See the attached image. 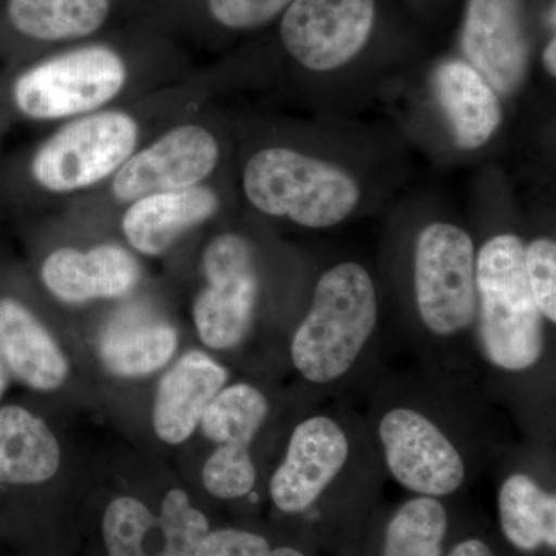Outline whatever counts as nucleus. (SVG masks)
Masks as SVG:
<instances>
[{
  "mask_svg": "<svg viewBox=\"0 0 556 556\" xmlns=\"http://www.w3.org/2000/svg\"><path fill=\"white\" fill-rule=\"evenodd\" d=\"M244 195L269 217L309 229L340 225L362 200L357 179L329 161L288 148H266L243 170Z\"/></svg>",
  "mask_w": 556,
  "mask_h": 556,
  "instance_id": "nucleus-2",
  "label": "nucleus"
},
{
  "mask_svg": "<svg viewBox=\"0 0 556 556\" xmlns=\"http://www.w3.org/2000/svg\"><path fill=\"white\" fill-rule=\"evenodd\" d=\"M292 0H207L208 11L223 27L252 30L276 20Z\"/></svg>",
  "mask_w": 556,
  "mask_h": 556,
  "instance_id": "nucleus-27",
  "label": "nucleus"
},
{
  "mask_svg": "<svg viewBox=\"0 0 556 556\" xmlns=\"http://www.w3.org/2000/svg\"><path fill=\"white\" fill-rule=\"evenodd\" d=\"M265 538L239 529L208 532L193 556H270Z\"/></svg>",
  "mask_w": 556,
  "mask_h": 556,
  "instance_id": "nucleus-28",
  "label": "nucleus"
},
{
  "mask_svg": "<svg viewBox=\"0 0 556 556\" xmlns=\"http://www.w3.org/2000/svg\"><path fill=\"white\" fill-rule=\"evenodd\" d=\"M350 456L342 428L325 416L311 417L295 427L287 457L270 479V496L278 510L300 514L313 506Z\"/></svg>",
  "mask_w": 556,
  "mask_h": 556,
  "instance_id": "nucleus-13",
  "label": "nucleus"
},
{
  "mask_svg": "<svg viewBox=\"0 0 556 556\" xmlns=\"http://www.w3.org/2000/svg\"><path fill=\"white\" fill-rule=\"evenodd\" d=\"M379 437L387 466L399 484L428 497L455 493L466 466L450 439L428 417L412 408H394L383 416Z\"/></svg>",
  "mask_w": 556,
  "mask_h": 556,
  "instance_id": "nucleus-11",
  "label": "nucleus"
},
{
  "mask_svg": "<svg viewBox=\"0 0 556 556\" xmlns=\"http://www.w3.org/2000/svg\"><path fill=\"white\" fill-rule=\"evenodd\" d=\"M219 161L217 138L206 127L185 124L135 150L112 179V193L131 203L152 193L195 188L206 181Z\"/></svg>",
  "mask_w": 556,
  "mask_h": 556,
  "instance_id": "nucleus-9",
  "label": "nucleus"
},
{
  "mask_svg": "<svg viewBox=\"0 0 556 556\" xmlns=\"http://www.w3.org/2000/svg\"><path fill=\"white\" fill-rule=\"evenodd\" d=\"M112 0H9L7 14L21 35L43 42L87 38L108 21Z\"/></svg>",
  "mask_w": 556,
  "mask_h": 556,
  "instance_id": "nucleus-21",
  "label": "nucleus"
},
{
  "mask_svg": "<svg viewBox=\"0 0 556 556\" xmlns=\"http://www.w3.org/2000/svg\"><path fill=\"white\" fill-rule=\"evenodd\" d=\"M109 556H193L208 533V521L174 489L164 496L161 514L130 496L109 504L102 519Z\"/></svg>",
  "mask_w": 556,
  "mask_h": 556,
  "instance_id": "nucleus-10",
  "label": "nucleus"
},
{
  "mask_svg": "<svg viewBox=\"0 0 556 556\" xmlns=\"http://www.w3.org/2000/svg\"><path fill=\"white\" fill-rule=\"evenodd\" d=\"M207 287L193 303V321L204 345L229 350L251 328L258 295L254 254L237 233H222L208 243L201 262Z\"/></svg>",
  "mask_w": 556,
  "mask_h": 556,
  "instance_id": "nucleus-7",
  "label": "nucleus"
},
{
  "mask_svg": "<svg viewBox=\"0 0 556 556\" xmlns=\"http://www.w3.org/2000/svg\"><path fill=\"white\" fill-rule=\"evenodd\" d=\"M448 556H495L492 548L486 546L484 541L481 540H467L457 544Z\"/></svg>",
  "mask_w": 556,
  "mask_h": 556,
  "instance_id": "nucleus-29",
  "label": "nucleus"
},
{
  "mask_svg": "<svg viewBox=\"0 0 556 556\" xmlns=\"http://www.w3.org/2000/svg\"><path fill=\"white\" fill-rule=\"evenodd\" d=\"M138 139V121L129 113L104 110L79 116L40 146L31 161L33 178L54 193L93 188L123 167Z\"/></svg>",
  "mask_w": 556,
  "mask_h": 556,
  "instance_id": "nucleus-5",
  "label": "nucleus"
},
{
  "mask_svg": "<svg viewBox=\"0 0 556 556\" xmlns=\"http://www.w3.org/2000/svg\"><path fill=\"white\" fill-rule=\"evenodd\" d=\"M268 416V401L257 388L237 383L219 391L201 417L204 437L218 445L249 447Z\"/></svg>",
  "mask_w": 556,
  "mask_h": 556,
  "instance_id": "nucleus-23",
  "label": "nucleus"
},
{
  "mask_svg": "<svg viewBox=\"0 0 556 556\" xmlns=\"http://www.w3.org/2000/svg\"><path fill=\"white\" fill-rule=\"evenodd\" d=\"M0 356L21 382L35 390H56L67 379V358L56 340L17 300L0 299Z\"/></svg>",
  "mask_w": 556,
  "mask_h": 556,
  "instance_id": "nucleus-18",
  "label": "nucleus"
},
{
  "mask_svg": "<svg viewBox=\"0 0 556 556\" xmlns=\"http://www.w3.org/2000/svg\"><path fill=\"white\" fill-rule=\"evenodd\" d=\"M178 345L177 329L148 313H124L102 329L98 354L119 378H141L163 368Z\"/></svg>",
  "mask_w": 556,
  "mask_h": 556,
  "instance_id": "nucleus-19",
  "label": "nucleus"
},
{
  "mask_svg": "<svg viewBox=\"0 0 556 556\" xmlns=\"http://www.w3.org/2000/svg\"><path fill=\"white\" fill-rule=\"evenodd\" d=\"M228 369L201 351H190L161 379L153 408V427L167 444L192 437L201 417L225 383Z\"/></svg>",
  "mask_w": 556,
  "mask_h": 556,
  "instance_id": "nucleus-15",
  "label": "nucleus"
},
{
  "mask_svg": "<svg viewBox=\"0 0 556 556\" xmlns=\"http://www.w3.org/2000/svg\"><path fill=\"white\" fill-rule=\"evenodd\" d=\"M504 535L522 552L556 547V496L527 475L515 473L497 496Z\"/></svg>",
  "mask_w": 556,
  "mask_h": 556,
  "instance_id": "nucleus-22",
  "label": "nucleus"
},
{
  "mask_svg": "<svg viewBox=\"0 0 556 556\" xmlns=\"http://www.w3.org/2000/svg\"><path fill=\"white\" fill-rule=\"evenodd\" d=\"M525 270L530 294L541 316L556 321V244L536 239L525 249Z\"/></svg>",
  "mask_w": 556,
  "mask_h": 556,
  "instance_id": "nucleus-26",
  "label": "nucleus"
},
{
  "mask_svg": "<svg viewBox=\"0 0 556 556\" xmlns=\"http://www.w3.org/2000/svg\"><path fill=\"white\" fill-rule=\"evenodd\" d=\"M40 276L54 298L75 305L130 294L138 285L141 269L126 249L100 244L87 252L56 249L43 262Z\"/></svg>",
  "mask_w": 556,
  "mask_h": 556,
  "instance_id": "nucleus-14",
  "label": "nucleus"
},
{
  "mask_svg": "<svg viewBox=\"0 0 556 556\" xmlns=\"http://www.w3.org/2000/svg\"><path fill=\"white\" fill-rule=\"evenodd\" d=\"M257 481L249 447L219 445L203 468V484L212 496L236 500L247 496Z\"/></svg>",
  "mask_w": 556,
  "mask_h": 556,
  "instance_id": "nucleus-25",
  "label": "nucleus"
},
{
  "mask_svg": "<svg viewBox=\"0 0 556 556\" xmlns=\"http://www.w3.org/2000/svg\"><path fill=\"white\" fill-rule=\"evenodd\" d=\"M543 64L544 68L552 78L556 76V38L548 40L546 49L543 51Z\"/></svg>",
  "mask_w": 556,
  "mask_h": 556,
  "instance_id": "nucleus-30",
  "label": "nucleus"
},
{
  "mask_svg": "<svg viewBox=\"0 0 556 556\" xmlns=\"http://www.w3.org/2000/svg\"><path fill=\"white\" fill-rule=\"evenodd\" d=\"M217 193L206 186L152 193L131 201L121 228L127 241L149 257L164 254L189 229L217 214Z\"/></svg>",
  "mask_w": 556,
  "mask_h": 556,
  "instance_id": "nucleus-16",
  "label": "nucleus"
},
{
  "mask_svg": "<svg viewBox=\"0 0 556 556\" xmlns=\"http://www.w3.org/2000/svg\"><path fill=\"white\" fill-rule=\"evenodd\" d=\"M270 556H305L302 552L295 551L292 547H278L276 551L270 552Z\"/></svg>",
  "mask_w": 556,
  "mask_h": 556,
  "instance_id": "nucleus-31",
  "label": "nucleus"
},
{
  "mask_svg": "<svg viewBox=\"0 0 556 556\" xmlns=\"http://www.w3.org/2000/svg\"><path fill=\"white\" fill-rule=\"evenodd\" d=\"M417 308L426 327L452 336L477 317V258L473 240L450 223H431L417 237L415 254Z\"/></svg>",
  "mask_w": 556,
  "mask_h": 556,
  "instance_id": "nucleus-6",
  "label": "nucleus"
},
{
  "mask_svg": "<svg viewBox=\"0 0 556 556\" xmlns=\"http://www.w3.org/2000/svg\"><path fill=\"white\" fill-rule=\"evenodd\" d=\"M460 47L497 94L518 91L530 60L522 0H468Z\"/></svg>",
  "mask_w": 556,
  "mask_h": 556,
  "instance_id": "nucleus-12",
  "label": "nucleus"
},
{
  "mask_svg": "<svg viewBox=\"0 0 556 556\" xmlns=\"http://www.w3.org/2000/svg\"><path fill=\"white\" fill-rule=\"evenodd\" d=\"M525 249L519 237L500 233L485 241L477 258L482 350L507 371L533 367L543 353L541 314L527 283Z\"/></svg>",
  "mask_w": 556,
  "mask_h": 556,
  "instance_id": "nucleus-3",
  "label": "nucleus"
},
{
  "mask_svg": "<svg viewBox=\"0 0 556 556\" xmlns=\"http://www.w3.org/2000/svg\"><path fill=\"white\" fill-rule=\"evenodd\" d=\"M7 387L5 369H3L2 358H0V397H2L3 391Z\"/></svg>",
  "mask_w": 556,
  "mask_h": 556,
  "instance_id": "nucleus-32",
  "label": "nucleus"
},
{
  "mask_svg": "<svg viewBox=\"0 0 556 556\" xmlns=\"http://www.w3.org/2000/svg\"><path fill=\"white\" fill-rule=\"evenodd\" d=\"M378 324V294L368 270L340 263L317 281L308 316L292 339L291 357L303 378L328 383L353 367Z\"/></svg>",
  "mask_w": 556,
  "mask_h": 556,
  "instance_id": "nucleus-1",
  "label": "nucleus"
},
{
  "mask_svg": "<svg viewBox=\"0 0 556 556\" xmlns=\"http://www.w3.org/2000/svg\"><path fill=\"white\" fill-rule=\"evenodd\" d=\"M375 21L376 0H292L280 38L302 67L334 72L365 49Z\"/></svg>",
  "mask_w": 556,
  "mask_h": 556,
  "instance_id": "nucleus-8",
  "label": "nucleus"
},
{
  "mask_svg": "<svg viewBox=\"0 0 556 556\" xmlns=\"http://www.w3.org/2000/svg\"><path fill=\"white\" fill-rule=\"evenodd\" d=\"M60 463V444L43 420L21 407L0 408V484H40Z\"/></svg>",
  "mask_w": 556,
  "mask_h": 556,
  "instance_id": "nucleus-20",
  "label": "nucleus"
},
{
  "mask_svg": "<svg viewBox=\"0 0 556 556\" xmlns=\"http://www.w3.org/2000/svg\"><path fill=\"white\" fill-rule=\"evenodd\" d=\"M447 527V511L437 497H415L388 525L383 556H441Z\"/></svg>",
  "mask_w": 556,
  "mask_h": 556,
  "instance_id": "nucleus-24",
  "label": "nucleus"
},
{
  "mask_svg": "<svg viewBox=\"0 0 556 556\" xmlns=\"http://www.w3.org/2000/svg\"><path fill=\"white\" fill-rule=\"evenodd\" d=\"M127 79L129 68L118 51L100 43L86 46L22 73L13 86V101L30 119L75 118L115 100Z\"/></svg>",
  "mask_w": 556,
  "mask_h": 556,
  "instance_id": "nucleus-4",
  "label": "nucleus"
},
{
  "mask_svg": "<svg viewBox=\"0 0 556 556\" xmlns=\"http://www.w3.org/2000/svg\"><path fill=\"white\" fill-rule=\"evenodd\" d=\"M439 105L463 150L485 146L503 124L500 94L466 61L442 62L433 75Z\"/></svg>",
  "mask_w": 556,
  "mask_h": 556,
  "instance_id": "nucleus-17",
  "label": "nucleus"
}]
</instances>
